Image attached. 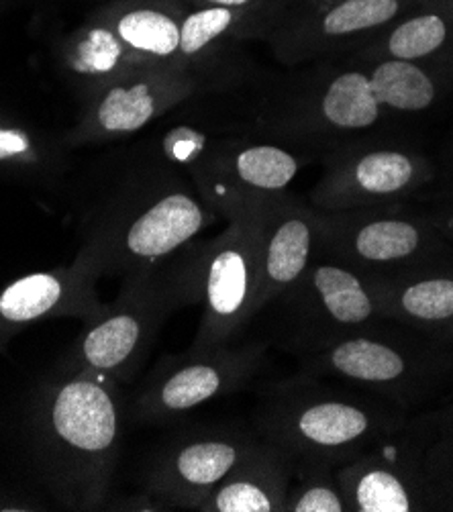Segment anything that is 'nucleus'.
Returning <instances> with one entry per match:
<instances>
[{
  "instance_id": "13",
  "label": "nucleus",
  "mask_w": 453,
  "mask_h": 512,
  "mask_svg": "<svg viewBox=\"0 0 453 512\" xmlns=\"http://www.w3.org/2000/svg\"><path fill=\"white\" fill-rule=\"evenodd\" d=\"M421 0H300L268 35L278 62L300 66L351 56Z\"/></svg>"
},
{
  "instance_id": "26",
  "label": "nucleus",
  "mask_w": 453,
  "mask_h": 512,
  "mask_svg": "<svg viewBox=\"0 0 453 512\" xmlns=\"http://www.w3.org/2000/svg\"><path fill=\"white\" fill-rule=\"evenodd\" d=\"M284 512H349L337 468L317 459H294Z\"/></svg>"
},
{
  "instance_id": "23",
  "label": "nucleus",
  "mask_w": 453,
  "mask_h": 512,
  "mask_svg": "<svg viewBox=\"0 0 453 512\" xmlns=\"http://www.w3.org/2000/svg\"><path fill=\"white\" fill-rule=\"evenodd\" d=\"M184 11L172 0H113L96 13L111 25L137 62L182 68L180 31Z\"/></svg>"
},
{
  "instance_id": "19",
  "label": "nucleus",
  "mask_w": 453,
  "mask_h": 512,
  "mask_svg": "<svg viewBox=\"0 0 453 512\" xmlns=\"http://www.w3.org/2000/svg\"><path fill=\"white\" fill-rule=\"evenodd\" d=\"M292 474V457L258 437L198 512H284Z\"/></svg>"
},
{
  "instance_id": "17",
  "label": "nucleus",
  "mask_w": 453,
  "mask_h": 512,
  "mask_svg": "<svg viewBox=\"0 0 453 512\" xmlns=\"http://www.w3.org/2000/svg\"><path fill=\"white\" fill-rule=\"evenodd\" d=\"M300 168V158L282 145L225 141L207 143L188 174L198 192L217 209V204L231 198L284 192Z\"/></svg>"
},
{
  "instance_id": "15",
  "label": "nucleus",
  "mask_w": 453,
  "mask_h": 512,
  "mask_svg": "<svg viewBox=\"0 0 453 512\" xmlns=\"http://www.w3.org/2000/svg\"><path fill=\"white\" fill-rule=\"evenodd\" d=\"M278 302L288 311L290 345L298 353L384 321L372 282L323 255Z\"/></svg>"
},
{
  "instance_id": "9",
  "label": "nucleus",
  "mask_w": 453,
  "mask_h": 512,
  "mask_svg": "<svg viewBox=\"0 0 453 512\" xmlns=\"http://www.w3.org/2000/svg\"><path fill=\"white\" fill-rule=\"evenodd\" d=\"M386 117L374 96L366 66L356 62L317 70L268 117V129L274 137L333 151L372 137Z\"/></svg>"
},
{
  "instance_id": "3",
  "label": "nucleus",
  "mask_w": 453,
  "mask_h": 512,
  "mask_svg": "<svg viewBox=\"0 0 453 512\" xmlns=\"http://www.w3.org/2000/svg\"><path fill=\"white\" fill-rule=\"evenodd\" d=\"M123 278L119 296L107 304L103 315L84 325L54 374H94L117 386L131 384L164 323L184 306L200 302L198 241Z\"/></svg>"
},
{
  "instance_id": "14",
  "label": "nucleus",
  "mask_w": 453,
  "mask_h": 512,
  "mask_svg": "<svg viewBox=\"0 0 453 512\" xmlns=\"http://www.w3.org/2000/svg\"><path fill=\"white\" fill-rule=\"evenodd\" d=\"M431 431L427 419H407L339 466L337 480L349 512L429 510L425 451Z\"/></svg>"
},
{
  "instance_id": "22",
  "label": "nucleus",
  "mask_w": 453,
  "mask_h": 512,
  "mask_svg": "<svg viewBox=\"0 0 453 512\" xmlns=\"http://www.w3.org/2000/svg\"><path fill=\"white\" fill-rule=\"evenodd\" d=\"M370 282L384 321L437 337L453 327V274H447L443 266Z\"/></svg>"
},
{
  "instance_id": "20",
  "label": "nucleus",
  "mask_w": 453,
  "mask_h": 512,
  "mask_svg": "<svg viewBox=\"0 0 453 512\" xmlns=\"http://www.w3.org/2000/svg\"><path fill=\"white\" fill-rule=\"evenodd\" d=\"M284 15L272 11L241 9H186L180 31V64L213 84V64L221 51L233 41L268 39Z\"/></svg>"
},
{
  "instance_id": "18",
  "label": "nucleus",
  "mask_w": 453,
  "mask_h": 512,
  "mask_svg": "<svg viewBox=\"0 0 453 512\" xmlns=\"http://www.w3.org/2000/svg\"><path fill=\"white\" fill-rule=\"evenodd\" d=\"M96 282L98 276L76 258L68 266L15 280L0 292V337L49 319L94 321L107 309Z\"/></svg>"
},
{
  "instance_id": "21",
  "label": "nucleus",
  "mask_w": 453,
  "mask_h": 512,
  "mask_svg": "<svg viewBox=\"0 0 453 512\" xmlns=\"http://www.w3.org/2000/svg\"><path fill=\"white\" fill-rule=\"evenodd\" d=\"M447 54H453V5L447 0H421L349 58L439 64Z\"/></svg>"
},
{
  "instance_id": "16",
  "label": "nucleus",
  "mask_w": 453,
  "mask_h": 512,
  "mask_svg": "<svg viewBox=\"0 0 453 512\" xmlns=\"http://www.w3.org/2000/svg\"><path fill=\"white\" fill-rule=\"evenodd\" d=\"M247 200L256 217L264 311L302 278L319 255V211L288 190Z\"/></svg>"
},
{
  "instance_id": "6",
  "label": "nucleus",
  "mask_w": 453,
  "mask_h": 512,
  "mask_svg": "<svg viewBox=\"0 0 453 512\" xmlns=\"http://www.w3.org/2000/svg\"><path fill=\"white\" fill-rule=\"evenodd\" d=\"M227 219L225 231L198 241V288L203 317L192 349L233 343L262 313L260 262L254 209L247 198H231L215 209Z\"/></svg>"
},
{
  "instance_id": "4",
  "label": "nucleus",
  "mask_w": 453,
  "mask_h": 512,
  "mask_svg": "<svg viewBox=\"0 0 453 512\" xmlns=\"http://www.w3.org/2000/svg\"><path fill=\"white\" fill-rule=\"evenodd\" d=\"M405 421V411L376 396L298 374L264 392L256 435L294 459L339 468Z\"/></svg>"
},
{
  "instance_id": "5",
  "label": "nucleus",
  "mask_w": 453,
  "mask_h": 512,
  "mask_svg": "<svg viewBox=\"0 0 453 512\" xmlns=\"http://www.w3.org/2000/svg\"><path fill=\"white\" fill-rule=\"evenodd\" d=\"M437 339L380 321L298 353L300 374L362 390L407 413L427 396L439 376Z\"/></svg>"
},
{
  "instance_id": "27",
  "label": "nucleus",
  "mask_w": 453,
  "mask_h": 512,
  "mask_svg": "<svg viewBox=\"0 0 453 512\" xmlns=\"http://www.w3.org/2000/svg\"><path fill=\"white\" fill-rule=\"evenodd\" d=\"M0 164L25 168L58 166V149L19 125H0Z\"/></svg>"
},
{
  "instance_id": "12",
  "label": "nucleus",
  "mask_w": 453,
  "mask_h": 512,
  "mask_svg": "<svg viewBox=\"0 0 453 512\" xmlns=\"http://www.w3.org/2000/svg\"><path fill=\"white\" fill-rule=\"evenodd\" d=\"M258 439L233 425H200L176 433L151 453L141 484L162 510H198Z\"/></svg>"
},
{
  "instance_id": "8",
  "label": "nucleus",
  "mask_w": 453,
  "mask_h": 512,
  "mask_svg": "<svg viewBox=\"0 0 453 512\" xmlns=\"http://www.w3.org/2000/svg\"><path fill=\"white\" fill-rule=\"evenodd\" d=\"M266 351L268 343H227L162 357L135 392L133 421L168 423L243 390L264 368Z\"/></svg>"
},
{
  "instance_id": "11",
  "label": "nucleus",
  "mask_w": 453,
  "mask_h": 512,
  "mask_svg": "<svg viewBox=\"0 0 453 512\" xmlns=\"http://www.w3.org/2000/svg\"><path fill=\"white\" fill-rule=\"evenodd\" d=\"M209 88V78L186 68L139 64L84 98V111L66 133L64 145L80 147L133 135Z\"/></svg>"
},
{
  "instance_id": "24",
  "label": "nucleus",
  "mask_w": 453,
  "mask_h": 512,
  "mask_svg": "<svg viewBox=\"0 0 453 512\" xmlns=\"http://www.w3.org/2000/svg\"><path fill=\"white\" fill-rule=\"evenodd\" d=\"M60 56L64 72L80 84L84 98L141 64L98 13L66 37Z\"/></svg>"
},
{
  "instance_id": "25",
  "label": "nucleus",
  "mask_w": 453,
  "mask_h": 512,
  "mask_svg": "<svg viewBox=\"0 0 453 512\" xmlns=\"http://www.w3.org/2000/svg\"><path fill=\"white\" fill-rule=\"evenodd\" d=\"M362 64L386 115L423 113L435 105L441 94L439 64L407 60H372Z\"/></svg>"
},
{
  "instance_id": "7",
  "label": "nucleus",
  "mask_w": 453,
  "mask_h": 512,
  "mask_svg": "<svg viewBox=\"0 0 453 512\" xmlns=\"http://www.w3.org/2000/svg\"><path fill=\"white\" fill-rule=\"evenodd\" d=\"M435 229L402 204L376 209L319 211V255L360 272L368 280H392L443 266Z\"/></svg>"
},
{
  "instance_id": "1",
  "label": "nucleus",
  "mask_w": 453,
  "mask_h": 512,
  "mask_svg": "<svg viewBox=\"0 0 453 512\" xmlns=\"http://www.w3.org/2000/svg\"><path fill=\"white\" fill-rule=\"evenodd\" d=\"M31 439L43 482L64 508L111 504L121 457V386L94 374H52L35 394Z\"/></svg>"
},
{
  "instance_id": "2",
  "label": "nucleus",
  "mask_w": 453,
  "mask_h": 512,
  "mask_svg": "<svg viewBox=\"0 0 453 512\" xmlns=\"http://www.w3.org/2000/svg\"><path fill=\"white\" fill-rule=\"evenodd\" d=\"M217 219L192 178L162 158L131 172L88 217L76 260L98 278L125 276L172 258Z\"/></svg>"
},
{
  "instance_id": "29",
  "label": "nucleus",
  "mask_w": 453,
  "mask_h": 512,
  "mask_svg": "<svg viewBox=\"0 0 453 512\" xmlns=\"http://www.w3.org/2000/svg\"><path fill=\"white\" fill-rule=\"evenodd\" d=\"M447 3H449V5H453V0H447Z\"/></svg>"
},
{
  "instance_id": "10",
  "label": "nucleus",
  "mask_w": 453,
  "mask_h": 512,
  "mask_svg": "<svg viewBox=\"0 0 453 512\" xmlns=\"http://www.w3.org/2000/svg\"><path fill=\"white\" fill-rule=\"evenodd\" d=\"M431 178L433 168L421 151L366 137L327 153L309 202L323 213L392 207L405 204Z\"/></svg>"
},
{
  "instance_id": "28",
  "label": "nucleus",
  "mask_w": 453,
  "mask_h": 512,
  "mask_svg": "<svg viewBox=\"0 0 453 512\" xmlns=\"http://www.w3.org/2000/svg\"><path fill=\"white\" fill-rule=\"evenodd\" d=\"M172 3L180 5L182 9H211V7H223V9H241V11H272L280 15H288L300 0H172Z\"/></svg>"
}]
</instances>
